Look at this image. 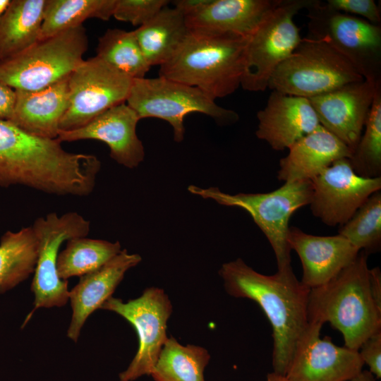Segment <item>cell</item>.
<instances>
[{
	"instance_id": "37",
	"label": "cell",
	"mask_w": 381,
	"mask_h": 381,
	"mask_svg": "<svg viewBox=\"0 0 381 381\" xmlns=\"http://www.w3.org/2000/svg\"><path fill=\"white\" fill-rule=\"evenodd\" d=\"M211 0H176L173 1L172 4L174 8L186 17L200 11Z\"/></svg>"
},
{
	"instance_id": "33",
	"label": "cell",
	"mask_w": 381,
	"mask_h": 381,
	"mask_svg": "<svg viewBox=\"0 0 381 381\" xmlns=\"http://www.w3.org/2000/svg\"><path fill=\"white\" fill-rule=\"evenodd\" d=\"M169 2L167 0H116L113 17L140 27L155 16Z\"/></svg>"
},
{
	"instance_id": "27",
	"label": "cell",
	"mask_w": 381,
	"mask_h": 381,
	"mask_svg": "<svg viewBox=\"0 0 381 381\" xmlns=\"http://www.w3.org/2000/svg\"><path fill=\"white\" fill-rule=\"evenodd\" d=\"M116 0H46L39 40L80 25L88 18L108 20Z\"/></svg>"
},
{
	"instance_id": "23",
	"label": "cell",
	"mask_w": 381,
	"mask_h": 381,
	"mask_svg": "<svg viewBox=\"0 0 381 381\" xmlns=\"http://www.w3.org/2000/svg\"><path fill=\"white\" fill-rule=\"evenodd\" d=\"M280 0H211L185 17L189 31L250 36Z\"/></svg>"
},
{
	"instance_id": "20",
	"label": "cell",
	"mask_w": 381,
	"mask_h": 381,
	"mask_svg": "<svg viewBox=\"0 0 381 381\" xmlns=\"http://www.w3.org/2000/svg\"><path fill=\"white\" fill-rule=\"evenodd\" d=\"M140 260L139 255L121 250L98 270L80 277L78 283L69 291L73 314L67 335L71 339L77 341L87 318L111 297L125 273Z\"/></svg>"
},
{
	"instance_id": "5",
	"label": "cell",
	"mask_w": 381,
	"mask_h": 381,
	"mask_svg": "<svg viewBox=\"0 0 381 381\" xmlns=\"http://www.w3.org/2000/svg\"><path fill=\"white\" fill-rule=\"evenodd\" d=\"M188 189L220 205L245 210L267 238L277 270L291 265V250L287 241L289 219L297 210L309 205L313 193L310 180L285 182L279 188L263 193L231 195L218 188H202L193 185Z\"/></svg>"
},
{
	"instance_id": "8",
	"label": "cell",
	"mask_w": 381,
	"mask_h": 381,
	"mask_svg": "<svg viewBox=\"0 0 381 381\" xmlns=\"http://www.w3.org/2000/svg\"><path fill=\"white\" fill-rule=\"evenodd\" d=\"M364 78L326 43L302 38L291 54L274 71L268 87L307 99Z\"/></svg>"
},
{
	"instance_id": "22",
	"label": "cell",
	"mask_w": 381,
	"mask_h": 381,
	"mask_svg": "<svg viewBox=\"0 0 381 381\" xmlns=\"http://www.w3.org/2000/svg\"><path fill=\"white\" fill-rule=\"evenodd\" d=\"M279 160L277 179L285 182L312 180L333 162L349 159L351 150L321 125L294 143Z\"/></svg>"
},
{
	"instance_id": "16",
	"label": "cell",
	"mask_w": 381,
	"mask_h": 381,
	"mask_svg": "<svg viewBox=\"0 0 381 381\" xmlns=\"http://www.w3.org/2000/svg\"><path fill=\"white\" fill-rule=\"evenodd\" d=\"M363 80L308 99L320 124L353 152L363 131L377 83Z\"/></svg>"
},
{
	"instance_id": "10",
	"label": "cell",
	"mask_w": 381,
	"mask_h": 381,
	"mask_svg": "<svg viewBox=\"0 0 381 381\" xmlns=\"http://www.w3.org/2000/svg\"><path fill=\"white\" fill-rule=\"evenodd\" d=\"M313 0H280L249 36L245 52L241 87L264 91L276 68L301 40L294 16Z\"/></svg>"
},
{
	"instance_id": "2",
	"label": "cell",
	"mask_w": 381,
	"mask_h": 381,
	"mask_svg": "<svg viewBox=\"0 0 381 381\" xmlns=\"http://www.w3.org/2000/svg\"><path fill=\"white\" fill-rule=\"evenodd\" d=\"M219 274L229 295L251 299L265 313L272 328L273 372L285 376L296 343L309 323L310 289L297 279L291 265L266 275L238 258L223 264Z\"/></svg>"
},
{
	"instance_id": "14",
	"label": "cell",
	"mask_w": 381,
	"mask_h": 381,
	"mask_svg": "<svg viewBox=\"0 0 381 381\" xmlns=\"http://www.w3.org/2000/svg\"><path fill=\"white\" fill-rule=\"evenodd\" d=\"M311 181L308 205L313 214L329 226L344 224L372 194L381 189V177L358 176L346 158L333 162Z\"/></svg>"
},
{
	"instance_id": "7",
	"label": "cell",
	"mask_w": 381,
	"mask_h": 381,
	"mask_svg": "<svg viewBox=\"0 0 381 381\" xmlns=\"http://www.w3.org/2000/svg\"><path fill=\"white\" fill-rule=\"evenodd\" d=\"M126 102L140 119L168 122L179 143L184 138V119L190 113L205 114L219 125L233 124L239 119L235 111L219 106L198 88L162 76L133 79Z\"/></svg>"
},
{
	"instance_id": "31",
	"label": "cell",
	"mask_w": 381,
	"mask_h": 381,
	"mask_svg": "<svg viewBox=\"0 0 381 381\" xmlns=\"http://www.w3.org/2000/svg\"><path fill=\"white\" fill-rule=\"evenodd\" d=\"M349 161L358 176L381 177V81L376 85L363 131Z\"/></svg>"
},
{
	"instance_id": "12",
	"label": "cell",
	"mask_w": 381,
	"mask_h": 381,
	"mask_svg": "<svg viewBox=\"0 0 381 381\" xmlns=\"http://www.w3.org/2000/svg\"><path fill=\"white\" fill-rule=\"evenodd\" d=\"M32 227L39 243L38 257L31 284L35 301L34 308L27 316L23 325L38 308L61 307L68 302V281L60 279L56 269L59 248L65 241L87 236L90 224L76 212H66L61 216L51 212L36 219Z\"/></svg>"
},
{
	"instance_id": "34",
	"label": "cell",
	"mask_w": 381,
	"mask_h": 381,
	"mask_svg": "<svg viewBox=\"0 0 381 381\" xmlns=\"http://www.w3.org/2000/svg\"><path fill=\"white\" fill-rule=\"evenodd\" d=\"M326 4L336 11L380 25V9L374 0H327Z\"/></svg>"
},
{
	"instance_id": "13",
	"label": "cell",
	"mask_w": 381,
	"mask_h": 381,
	"mask_svg": "<svg viewBox=\"0 0 381 381\" xmlns=\"http://www.w3.org/2000/svg\"><path fill=\"white\" fill-rule=\"evenodd\" d=\"M101 309L113 311L125 318L138 334L137 353L128 368L119 374L120 380L133 381L151 375L168 339L167 324L172 311L168 296L162 289L150 287L140 297L126 303L110 297Z\"/></svg>"
},
{
	"instance_id": "28",
	"label": "cell",
	"mask_w": 381,
	"mask_h": 381,
	"mask_svg": "<svg viewBox=\"0 0 381 381\" xmlns=\"http://www.w3.org/2000/svg\"><path fill=\"white\" fill-rule=\"evenodd\" d=\"M208 351L198 346H183L168 338L151 373L155 381H205Z\"/></svg>"
},
{
	"instance_id": "15",
	"label": "cell",
	"mask_w": 381,
	"mask_h": 381,
	"mask_svg": "<svg viewBox=\"0 0 381 381\" xmlns=\"http://www.w3.org/2000/svg\"><path fill=\"white\" fill-rule=\"evenodd\" d=\"M322 325L309 322L300 337L285 375L289 381H346L363 370L358 351L320 338Z\"/></svg>"
},
{
	"instance_id": "32",
	"label": "cell",
	"mask_w": 381,
	"mask_h": 381,
	"mask_svg": "<svg viewBox=\"0 0 381 381\" xmlns=\"http://www.w3.org/2000/svg\"><path fill=\"white\" fill-rule=\"evenodd\" d=\"M344 236L367 255L377 253L381 246V191L372 194L351 219L339 226Z\"/></svg>"
},
{
	"instance_id": "3",
	"label": "cell",
	"mask_w": 381,
	"mask_h": 381,
	"mask_svg": "<svg viewBox=\"0 0 381 381\" xmlns=\"http://www.w3.org/2000/svg\"><path fill=\"white\" fill-rule=\"evenodd\" d=\"M308 314L309 322L330 323L342 334L344 346L353 350L381 330V310L371 294L363 251L329 282L310 289Z\"/></svg>"
},
{
	"instance_id": "39",
	"label": "cell",
	"mask_w": 381,
	"mask_h": 381,
	"mask_svg": "<svg viewBox=\"0 0 381 381\" xmlns=\"http://www.w3.org/2000/svg\"><path fill=\"white\" fill-rule=\"evenodd\" d=\"M346 381H376V378L369 370H361Z\"/></svg>"
},
{
	"instance_id": "30",
	"label": "cell",
	"mask_w": 381,
	"mask_h": 381,
	"mask_svg": "<svg viewBox=\"0 0 381 381\" xmlns=\"http://www.w3.org/2000/svg\"><path fill=\"white\" fill-rule=\"evenodd\" d=\"M96 56L133 79L145 78L150 68L133 30L108 29L98 39Z\"/></svg>"
},
{
	"instance_id": "18",
	"label": "cell",
	"mask_w": 381,
	"mask_h": 381,
	"mask_svg": "<svg viewBox=\"0 0 381 381\" xmlns=\"http://www.w3.org/2000/svg\"><path fill=\"white\" fill-rule=\"evenodd\" d=\"M287 241L303 268L301 282L309 289L325 284L350 265L360 250L344 236H317L290 226Z\"/></svg>"
},
{
	"instance_id": "17",
	"label": "cell",
	"mask_w": 381,
	"mask_h": 381,
	"mask_svg": "<svg viewBox=\"0 0 381 381\" xmlns=\"http://www.w3.org/2000/svg\"><path fill=\"white\" fill-rule=\"evenodd\" d=\"M140 118L126 102L104 111L85 126L69 131H59L61 142L97 140L105 143L110 157L130 169L137 167L145 157V150L136 133Z\"/></svg>"
},
{
	"instance_id": "6",
	"label": "cell",
	"mask_w": 381,
	"mask_h": 381,
	"mask_svg": "<svg viewBox=\"0 0 381 381\" xmlns=\"http://www.w3.org/2000/svg\"><path fill=\"white\" fill-rule=\"evenodd\" d=\"M88 44L83 25L38 40L21 53L0 61V81L13 90L45 88L72 73L83 61Z\"/></svg>"
},
{
	"instance_id": "24",
	"label": "cell",
	"mask_w": 381,
	"mask_h": 381,
	"mask_svg": "<svg viewBox=\"0 0 381 381\" xmlns=\"http://www.w3.org/2000/svg\"><path fill=\"white\" fill-rule=\"evenodd\" d=\"M46 0H12L0 17V61L39 40Z\"/></svg>"
},
{
	"instance_id": "36",
	"label": "cell",
	"mask_w": 381,
	"mask_h": 381,
	"mask_svg": "<svg viewBox=\"0 0 381 381\" xmlns=\"http://www.w3.org/2000/svg\"><path fill=\"white\" fill-rule=\"evenodd\" d=\"M15 99V90L0 81V119H10Z\"/></svg>"
},
{
	"instance_id": "26",
	"label": "cell",
	"mask_w": 381,
	"mask_h": 381,
	"mask_svg": "<svg viewBox=\"0 0 381 381\" xmlns=\"http://www.w3.org/2000/svg\"><path fill=\"white\" fill-rule=\"evenodd\" d=\"M39 243L32 226L7 231L0 242V294L15 287L35 271Z\"/></svg>"
},
{
	"instance_id": "40",
	"label": "cell",
	"mask_w": 381,
	"mask_h": 381,
	"mask_svg": "<svg viewBox=\"0 0 381 381\" xmlns=\"http://www.w3.org/2000/svg\"><path fill=\"white\" fill-rule=\"evenodd\" d=\"M266 381H289V380L286 379L285 376L272 372L267 374Z\"/></svg>"
},
{
	"instance_id": "4",
	"label": "cell",
	"mask_w": 381,
	"mask_h": 381,
	"mask_svg": "<svg viewBox=\"0 0 381 381\" xmlns=\"http://www.w3.org/2000/svg\"><path fill=\"white\" fill-rule=\"evenodd\" d=\"M249 36L189 31L159 76L198 88L212 99L240 86Z\"/></svg>"
},
{
	"instance_id": "29",
	"label": "cell",
	"mask_w": 381,
	"mask_h": 381,
	"mask_svg": "<svg viewBox=\"0 0 381 381\" xmlns=\"http://www.w3.org/2000/svg\"><path fill=\"white\" fill-rule=\"evenodd\" d=\"M121 251L119 241L78 237L67 241L66 248L58 255L56 269L62 280L94 272Z\"/></svg>"
},
{
	"instance_id": "21",
	"label": "cell",
	"mask_w": 381,
	"mask_h": 381,
	"mask_svg": "<svg viewBox=\"0 0 381 381\" xmlns=\"http://www.w3.org/2000/svg\"><path fill=\"white\" fill-rule=\"evenodd\" d=\"M68 77L39 90H14V107L8 121L31 135L57 138L68 107Z\"/></svg>"
},
{
	"instance_id": "38",
	"label": "cell",
	"mask_w": 381,
	"mask_h": 381,
	"mask_svg": "<svg viewBox=\"0 0 381 381\" xmlns=\"http://www.w3.org/2000/svg\"><path fill=\"white\" fill-rule=\"evenodd\" d=\"M370 288L375 304L381 310V272L379 267L370 269Z\"/></svg>"
},
{
	"instance_id": "1",
	"label": "cell",
	"mask_w": 381,
	"mask_h": 381,
	"mask_svg": "<svg viewBox=\"0 0 381 381\" xmlns=\"http://www.w3.org/2000/svg\"><path fill=\"white\" fill-rule=\"evenodd\" d=\"M61 143L0 119V186L22 185L56 195H88L100 161L93 155L67 152Z\"/></svg>"
},
{
	"instance_id": "11",
	"label": "cell",
	"mask_w": 381,
	"mask_h": 381,
	"mask_svg": "<svg viewBox=\"0 0 381 381\" xmlns=\"http://www.w3.org/2000/svg\"><path fill=\"white\" fill-rule=\"evenodd\" d=\"M133 80L97 56L83 60L68 77V107L59 130L82 128L107 109L126 102Z\"/></svg>"
},
{
	"instance_id": "35",
	"label": "cell",
	"mask_w": 381,
	"mask_h": 381,
	"mask_svg": "<svg viewBox=\"0 0 381 381\" xmlns=\"http://www.w3.org/2000/svg\"><path fill=\"white\" fill-rule=\"evenodd\" d=\"M361 360L376 379L381 378V330L366 339L358 350Z\"/></svg>"
},
{
	"instance_id": "25",
	"label": "cell",
	"mask_w": 381,
	"mask_h": 381,
	"mask_svg": "<svg viewBox=\"0 0 381 381\" xmlns=\"http://www.w3.org/2000/svg\"><path fill=\"white\" fill-rule=\"evenodd\" d=\"M133 31L150 67L167 62L189 33L183 15L167 6Z\"/></svg>"
},
{
	"instance_id": "19",
	"label": "cell",
	"mask_w": 381,
	"mask_h": 381,
	"mask_svg": "<svg viewBox=\"0 0 381 381\" xmlns=\"http://www.w3.org/2000/svg\"><path fill=\"white\" fill-rule=\"evenodd\" d=\"M257 119L256 136L276 151L289 149L320 126L308 99L277 91L271 92Z\"/></svg>"
},
{
	"instance_id": "9",
	"label": "cell",
	"mask_w": 381,
	"mask_h": 381,
	"mask_svg": "<svg viewBox=\"0 0 381 381\" xmlns=\"http://www.w3.org/2000/svg\"><path fill=\"white\" fill-rule=\"evenodd\" d=\"M306 9L309 37L330 46L364 80H381L380 25L336 11L318 0H313Z\"/></svg>"
},
{
	"instance_id": "41",
	"label": "cell",
	"mask_w": 381,
	"mask_h": 381,
	"mask_svg": "<svg viewBox=\"0 0 381 381\" xmlns=\"http://www.w3.org/2000/svg\"><path fill=\"white\" fill-rule=\"evenodd\" d=\"M10 1L9 0H0V17L7 8Z\"/></svg>"
}]
</instances>
